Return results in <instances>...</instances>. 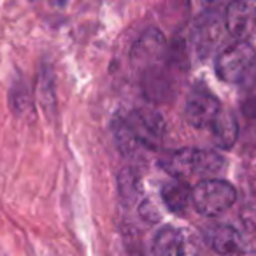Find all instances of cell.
I'll return each mask as SVG.
<instances>
[{
    "mask_svg": "<svg viewBox=\"0 0 256 256\" xmlns=\"http://www.w3.org/2000/svg\"><path fill=\"white\" fill-rule=\"evenodd\" d=\"M226 165V160L212 150H200V148H181L162 160V167L170 174L176 181L184 184L192 181H207L216 179L214 176L221 174Z\"/></svg>",
    "mask_w": 256,
    "mask_h": 256,
    "instance_id": "6da1fadb",
    "label": "cell"
},
{
    "mask_svg": "<svg viewBox=\"0 0 256 256\" xmlns=\"http://www.w3.org/2000/svg\"><path fill=\"white\" fill-rule=\"evenodd\" d=\"M216 76L228 84H242L256 72V50L249 40H234L216 54Z\"/></svg>",
    "mask_w": 256,
    "mask_h": 256,
    "instance_id": "7a4b0ae2",
    "label": "cell"
},
{
    "mask_svg": "<svg viewBox=\"0 0 256 256\" xmlns=\"http://www.w3.org/2000/svg\"><path fill=\"white\" fill-rule=\"evenodd\" d=\"M237 200V190L224 179H207L192 188V202L196 212L206 218H216L228 210Z\"/></svg>",
    "mask_w": 256,
    "mask_h": 256,
    "instance_id": "3957f363",
    "label": "cell"
},
{
    "mask_svg": "<svg viewBox=\"0 0 256 256\" xmlns=\"http://www.w3.org/2000/svg\"><path fill=\"white\" fill-rule=\"evenodd\" d=\"M226 36L228 30L224 23V12L216 8L200 12L195 22V28H193V48H195L196 56L206 60L216 51L220 53L223 50L221 44Z\"/></svg>",
    "mask_w": 256,
    "mask_h": 256,
    "instance_id": "277c9868",
    "label": "cell"
},
{
    "mask_svg": "<svg viewBox=\"0 0 256 256\" xmlns=\"http://www.w3.org/2000/svg\"><path fill=\"white\" fill-rule=\"evenodd\" d=\"M121 118L144 150H156L162 144L167 132V123L160 112L148 107H136L121 114Z\"/></svg>",
    "mask_w": 256,
    "mask_h": 256,
    "instance_id": "5b68a950",
    "label": "cell"
},
{
    "mask_svg": "<svg viewBox=\"0 0 256 256\" xmlns=\"http://www.w3.org/2000/svg\"><path fill=\"white\" fill-rule=\"evenodd\" d=\"M204 240L216 256H256V248L230 224H209L204 228Z\"/></svg>",
    "mask_w": 256,
    "mask_h": 256,
    "instance_id": "8992f818",
    "label": "cell"
},
{
    "mask_svg": "<svg viewBox=\"0 0 256 256\" xmlns=\"http://www.w3.org/2000/svg\"><path fill=\"white\" fill-rule=\"evenodd\" d=\"M223 109L224 107L221 106L220 98L210 90H207L206 86H195L186 98L184 116L193 128L210 130Z\"/></svg>",
    "mask_w": 256,
    "mask_h": 256,
    "instance_id": "52a82bcc",
    "label": "cell"
},
{
    "mask_svg": "<svg viewBox=\"0 0 256 256\" xmlns=\"http://www.w3.org/2000/svg\"><path fill=\"white\" fill-rule=\"evenodd\" d=\"M168 44L165 36L158 28H148L140 34L137 42L132 48V60L140 72L167 62Z\"/></svg>",
    "mask_w": 256,
    "mask_h": 256,
    "instance_id": "ba28073f",
    "label": "cell"
},
{
    "mask_svg": "<svg viewBox=\"0 0 256 256\" xmlns=\"http://www.w3.org/2000/svg\"><path fill=\"white\" fill-rule=\"evenodd\" d=\"M224 23L228 36L235 40H249L256 34V2L252 0H237L224 9Z\"/></svg>",
    "mask_w": 256,
    "mask_h": 256,
    "instance_id": "9c48e42d",
    "label": "cell"
},
{
    "mask_svg": "<svg viewBox=\"0 0 256 256\" xmlns=\"http://www.w3.org/2000/svg\"><path fill=\"white\" fill-rule=\"evenodd\" d=\"M153 256H188V240L179 228L164 226L153 238Z\"/></svg>",
    "mask_w": 256,
    "mask_h": 256,
    "instance_id": "30bf717a",
    "label": "cell"
},
{
    "mask_svg": "<svg viewBox=\"0 0 256 256\" xmlns=\"http://www.w3.org/2000/svg\"><path fill=\"white\" fill-rule=\"evenodd\" d=\"M210 136L214 139V144L221 150H232L237 142L238 137V123L237 118L232 110L223 109L214 124L210 126Z\"/></svg>",
    "mask_w": 256,
    "mask_h": 256,
    "instance_id": "8fae6325",
    "label": "cell"
},
{
    "mask_svg": "<svg viewBox=\"0 0 256 256\" xmlns=\"http://www.w3.org/2000/svg\"><path fill=\"white\" fill-rule=\"evenodd\" d=\"M37 95H39L40 106L50 120L56 116L58 104H56V78L51 68V65L42 64L39 70V79H37Z\"/></svg>",
    "mask_w": 256,
    "mask_h": 256,
    "instance_id": "7c38bea8",
    "label": "cell"
},
{
    "mask_svg": "<svg viewBox=\"0 0 256 256\" xmlns=\"http://www.w3.org/2000/svg\"><path fill=\"white\" fill-rule=\"evenodd\" d=\"M162 198L168 207V210H172L174 214H184L188 207L193 206L192 188L181 181L167 182L162 188Z\"/></svg>",
    "mask_w": 256,
    "mask_h": 256,
    "instance_id": "4fadbf2b",
    "label": "cell"
},
{
    "mask_svg": "<svg viewBox=\"0 0 256 256\" xmlns=\"http://www.w3.org/2000/svg\"><path fill=\"white\" fill-rule=\"evenodd\" d=\"M112 136H114V140H116V146L124 156H139L140 151L144 150L140 146V142L136 139V136L132 134V130L128 128V124L123 121L121 114H118L116 118L112 120Z\"/></svg>",
    "mask_w": 256,
    "mask_h": 256,
    "instance_id": "5bb4252c",
    "label": "cell"
},
{
    "mask_svg": "<svg viewBox=\"0 0 256 256\" xmlns=\"http://www.w3.org/2000/svg\"><path fill=\"white\" fill-rule=\"evenodd\" d=\"M9 104H11L12 112L22 118H26L34 112V100L25 81L20 79L12 84L11 93H9Z\"/></svg>",
    "mask_w": 256,
    "mask_h": 256,
    "instance_id": "9a60e30c",
    "label": "cell"
},
{
    "mask_svg": "<svg viewBox=\"0 0 256 256\" xmlns=\"http://www.w3.org/2000/svg\"><path fill=\"white\" fill-rule=\"evenodd\" d=\"M118 186H120V193L126 202H134L137 196L140 195V176L136 168L128 167L123 168L118 179Z\"/></svg>",
    "mask_w": 256,
    "mask_h": 256,
    "instance_id": "2e32d148",
    "label": "cell"
},
{
    "mask_svg": "<svg viewBox=\"0 0 256 256\" xmlns=\"http://www.w3.org/2000/svg\"><path fill=\"white\" fill-rule=\"evenodd\" d=\"M240 109L244 112V116L256 120V96H248L246 100H242Z\"/></svg>",
    "mask_w": 256,
    "mask_h": 256,
    "instance_id": "e0dca14e",
    "label": "cell"
},
{
    "mask_svg": "<svg viewBox=\"0 0 256 256\" xmlns=\"http://www.w3.org/2000/svg\"><path fill=\"white\" fill-rule=\"evenodd\" d=\"M139 210H140V214H142V218L144 220H148V221H158L160 220V214L156 212V209H154V206L151 207V204L148 202H142V206L139 207Z\"/></svg>",
    "mask_w": 256,
    "mask_h": 256,
    "instance_id": "ac0fdd59",
    "label": "cell"
}]
</instances>
